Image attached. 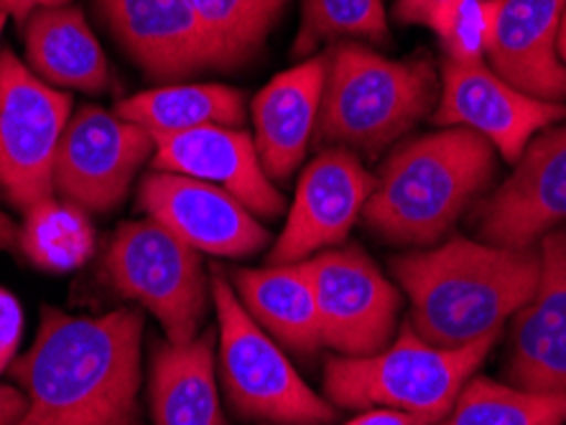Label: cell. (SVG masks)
Wrapping results in <instances>:
<instances>
[{
  "mask_svg": "<svg viewBox=\"0 0 566 425\" xmlns=\"http://www.w3.org/2000/svg\"><path fill=\"white\" fill-rule=\"evenodd\" d=\"M566 0H485V56L507 85L546 103H566L559 29Z\"/></svg>",
  "mask_w": 566,
  "mask_h": 425,
  "instance_id": "15",
  "label": "cell"
},
{
  "mask_svg": "<svg viewBox=\"0 0 566 425\" xmlns=\"http://www.w3.org/2000/svg\"><path fill=\"white\" fill-rule=\"evenodd\" d=\"M460 3V0H396V19L398 23H409V26H427L431 31L439 29V23L447 19L449 11Z\"/></svg>",
  "mask_w": 566,
  "mask_h": 425,
  "instance_id": "30",
  "label": "cell"
},
{
  "mask_svg": "<svg viewBox=\"0 0 566 425\" xmlns=\"http://www.w3.org/2000/svg\"><path fill=\"white\" fill-rule=\"evenodd\" d=\"M559 56H562V62L566 64V13L562 19V29H559Z\"/></svg>",
  "mask_w": 566,
  "mask_h": 425,
  "instance_id": "35",
  "label": "cell"
},
{
  "mask_svg": "<svg viewBox=\"0 0 566 425\" xmlns=\"http://www.w3.org/2000/svg\"><path fill=\"white\" fill-rule=\"evenodd\" d=\"M273 3H279V6H283V3H286V0H273Z\"/></svg>",
  "mask_w": 566,
  "mask_h": 425,
  "instance_id": "37",
  "label": "cell"
},
{
  "mask_svg": "<svg viewBox=\"0 0 566 425\" xmlns=\"http://www.w3.org/2000/svg\"><path fill=\"white\" fill-rule=\"evenodd\" d=\"M23 331V311L21 304L15 301L13 294L0 288V374L15 360V349H19Z\"/></svg>",
  "mask_w": 566,
  "mask_h": 425,
  "instance_id": "29",
  "label": "cell"
},
{
  "mask_svg": "<svg viewBox=\"0 0 566 425\" xmlns=\"http://www.w3.org/2000/svg\"><path fill=\"white\" fill-rule=\"evenodd\" d=\"M360 39L382 44L390 39L382 0H302V29L294 54H312L322 44Z\"/></svg>",
  "mask_w": 566,
  "mask_h": 425,
  "instance_id": "27",
  "label": "cell"
},
{
  "mask_svg": "<svg viewBox=\"0 0 566 425\" xmlns=\"http://www.w3.org/2000/svg\"><path fill=\"white\" fill-rule=\"evenodd\" d=\"M394 275L411 301V327L423 341L444 349L497 339L507 316L536 294L541 253L454 237L401 255Z\"/></svg>",
  "mask_w": 566,
  "mask_h": 425,
  "instance_id": "2",
  "label": "cell"
},
{
  "mask_svg": "<svg viewBox=\"0 0 566 425\" xmlns=\"http://www.w3.org/2000/svg\"><path fill=\"white\" fill-rule=\"evenodd\" d=\"M138 204L199 255L251 257L269 243V230L243 202L212 183L179 173H148L140 181Z\"/></svg>",
  "mask_w": 566,
  "mask_h": 425,
  "instance_id": "14",
  "label": "cell"
},
{
  "mask_svg": "<svg viewBox=\"0 0 566 425\" xmlns=\"http://www.w3.org/2000/svg\"><path fill=\"white\" fill-rule=\"evenodd\" d=\"M214 70H232L263 46L281 8L273 0H187Z\"/></svg>",
  "mask_w": 566,
  "mask_h": 425,
  "instance_id": "24",
  "label": "cell"
},
{
  "mask_svg": "<svg viewBox=\"0 0 566 425\" xmlns=\"http://www.w3.org/2000/svg\"><path fill=\"white\" fill-rule=\"evenodd\" d=\"M27 413V395L11 385H0V425H15Z\"/></svg>",
  "mask_w": 566,
  "mask_h": 425,
  "instance_id": "33",
  "label": "cell"
},
{
  "mask_svg": "<svg viewBox=\"0 0 566 425\" xmlns=\"http://www.w3.org/2000/svg\"><path fill=\"white\" fill-rule=\"evenodd\" d=\"M140 337L144 316L133 308L105 316L44 308L29 352L11 364L27 395L15 425H140Z\"/></svg>",
  "mask_w": 566,
  "mask_h": 425,
  "instance_id": "1",
  "label": "cell"
},
{
  "mask_svg": "<svg viewBox=\"0 0 566 425\" xmlns=\"http://www.w3.org/2000/svg\"><path fill=\"white\" fill-rule=\"evenodd\" d=\"M345 425H431L427 418L403 411H390V407H373V411L363 413L360 418L349 421Z\"/></svg>",
  "mask_w": 566,
  "mask_h": 425,
  "instance_id": "31",
  "label": "cell"
},
{
  "mask_svg": "<svg viewBox=\"0 0 566 425\" xmlns=\"http://www.w3.org/2000/svg\"><path fill=\"white\" fill-rule=\"evenodd\" d=\"M19 237H21V227H15V224L0 212V249L19 247Z\"/></svg>",
  "mask_w": 566,
  "mask_h": 425,
  "instance_id": "34",
  "label": "cell"
},
{
  "mask_svg": "<svg viewBox=\"0 0 566 425\" xmlns=\"http://www.w3.org/2000/svg\"><path fill=\"white\" fill-rule=\"evenodd\" d=\"M437 92L429 60L396 62L347 41L329 54L314 144L378 153L434 110Z\"/></svg>",
  "mask_w": 566,
  "mask_h": 425,
  "instance_id": "4",
  "label": "cell"
},
{
  "mask_svg": "<svg viewBox=\"0 0 566 425\" xmlns=\"http://www.w3.org/2000/svg\"><path fill=\"white\" fill-rule=\"evenodd\" d=\"M566 222V125L541 130L515 171L474 212L488 245L526 249Z\"/></svg>",
  "mask_w": 566,
  "mask_h": 425,
  "instance_id": "12",
  "label": "cell"
},
{
  "mask_svg": "<svg viewBox=\"0 0 566 425\" xmlns=\"http://www.w3.org/2000/svg\"><path fill=\"white\" fill-rule=\"evenodd\" d=\"M322 344L343 357H370L390 344L401 296L360 247L322 249L304 261Z\"/></svg>",
  "mask_w": 566,
  "mask_h": 425,
  "instance_id": "10",
  "label": "cell"
},
{
  "mask_svg": "<svg viewBox=\"0 0 566 425\" xmlns=\"http://www.w3.org/2000/svg\"><path fill=\"white\" fill-rule=\"evenodd\" d=\"M376 187L347 148H327L306 166L296 183L283 232L273 245L269 263L291 265L304 263L322 249L343 243Z\"/></svg>",
  "mask_w": 566,
  "mask_h": 425,
  "instance_id": "13",
  "label": "cell"
},
{
  "mask_svg": "<svg viewBox=\"0 0 566 425\" xmlns=\"http://www.w3.org/2000/svg\"><path fill=\"white\" fill-rule=\"evenodd\" d=\"M541 278L515 314L505 378L528 393L566 395V230L541 237Z\"/></svg>",
  "mask_w": 566,
  "mask_h": 425,
  "instance_id": "16",
  "label": "cell"
},
{
  "mask_svg": "<svg viewBox=\"0 0 566 425\" xmlns=\"http://www.w3.org/2000/svg\"><path fill=\"white\" fill-rule=\"evenodd\" d=\"M566 118L564 103H546L507 85L485 62L441 64V92L434 123L468 128L515 163L541 130Z\"/></svg>",
  "mask_w": 566,
  "mask_h": 425,
  "instance_id": "11",
  "label": "cell"
},
{
  "mask_svg": "<svg viewBox=\"0 0 566 425\" xmlns=\"http://www.w3.org/2000/svg\"><path fill=\"white\" fill-rule=\"evenodd\" d=\"M151 411L156 425H224L214 385L210 334L191 339L187 344H156Z\"/></svg>",
  "mask_w": 566,
  "mask_h": 425,
  "instance_id": "22",
  "label": "cell"
},
{
  "mask_svg": "<svg viewBox=\"0 0 566 425\" xmlns=\"http://www.w3.org/2000/svg\"><path fill=\"white\" fill-rule=\"evenodd\" d=\"M115 113L154 140L174 132H187L205 125H240L245 120V99L224 85H161L120 99Z\"/></svg>",
  "mask_w": 566,
  "mask_h": 425,
  "instance_id": "23",
  "label": "cell"
},
{
  "mask_svg": "<svg viewBox=\"0 0 566 425\" xmlns=\"http://www.w3.org/2000/svg\"><path fill=\"white\" fill-rule=\"evenodd\" d=\"M434 33L444 60L485 62V0H460Z\"/></svg>",
  "mask_w": 566,
  "mask_h": 425,
  "instance_id": "28",
  "label": "cell"
},
{
  "mask_svg": "<svg viewBox=\"0 0 566 425\" xmlns=\"http://www.w3.org/2000/svg\"><path fill=\"white\" fill-rule=\"evenodd\" d=\"M6 23H8V15L6 13H0V39H3V29H6ZM3 54V52H0Z\"/></svg>",
  "mask_w": 566,
  "mask_h": 425,
  "instance_id": "36",
  "label": "cell"
},
{
  "mask_svg": "<svg viewBox=\"0 0 566 425\" xmlns=\"http://www.w3.org/2000/svg\"><path fill=\"white\" fill-rule=\"evenodd\" d=\"M72 97L39 79L11 49L0 54V191L29 212L54 194V166Z\"/></svg>",
  "mask_w": 566,
  "mask_h": 425,
  "instance_id": "8",
  "label": "cell"
},
{
  "mask_svg": "<svg viewBox=\"0 0 566 425\" xmlns=\"http://www.w3.org/2000/svg\"><path fill=\"white\" fill-rule=\"evenodd\" d=\"M329 54L281 72L253 99L255 151L271 181H289L314 140Z\"/></svg>",
  "mask_w": 566,
  "mask_h": 425,
  "instance_id": "19",
  "label": "cell"
},
{
  "mask_svg": "<svg viewBox=\"0 0 566 425\" xmlns=\"http://www.w3.org/2000/svg\"><path fill=\"white\" fill-rule=\"evenodd\" d=\"M156 140L118 113L85 105L72 115L54 166V194L85 212L105 214L126 199Z\"/></svg>",
  "mask_w": 566,
  "mask_h": 425,
  "instance_id": "9",
  "label": "cell"
},
{
  "mask_svg": "<svg viewBox=\"0 0 566 425\" xmlns=\"http://www.w3.org/2000/svg\"><path fill=\"white\" fill-rule=\"evenodd\" d=\"M210 288L218 311L222 382L230 405L245 418L281 425H324L335 421V405L298 378L276 339L258 327L220 270H214Z\"/></svg>",
  "mask_w": 566,
  "mask_h": 425,
  "instance_id": "6",
  "label": "cell"
},
{
  "mask_svg": "<svg viewBox=\"0 0 566 425\" xmlns=\"http://www.w3.org/2000/svg\"><path fill=\"white\" fill-rule=\"evenodd\" d=\"M232 288L258 327L291 352L312 357L322 347L319 314L304 263L235 270Z\"/></svg>",
  "mask_w": 566,
  "mask_h": 425,
  "instance_id": "21",
  "label": "cell"
},
{
  "mask_svg": "<svg viewBox=\"0 0 566 425\" xmlns=\"http://www.w3.org/2000/svg\"><path fill=\"white\" fill-rule=\"evenodd\" d=\"M495 339L470 347L444 349L423 341L411 323L390 347L370 357H335L324 372V390L332 405L349 411L390 407L439 423L452 411L457 395L485 360Z\"/></svg>",
  "mask_w": 566,
  "mask_h": 425,
  "instance_id": "5",
  "label": "cell"
},
{
  "mask_svg": "<svg viewBox=\"0 0 566 425\" xmlns=\"http://www.w3.org/2000/svg\"><path fill=\"white\" fill-rule=\"evenodd\" d=\"M154 171H169L212 183L255 216H279L283 199L263 171L253 136L230 125H205L187 132L156 138Z\"/></svg>",
  "mask_w": 566,
  "mask_h": 425,
  "instance_id": "17",
  "label": "cell"
},
{
  "mask_svg": "<svg viewBox=\"0 0 566 425\" xmlns=\"http://www.w3.org/2000/svg\"><path fill=\"white\" fill-rule=\"evenodd\" d=\"M23 26L29 66L46 85L82 92L111 87V64L80 8H41Z\"/></svg>",
  "mask_w": 566,
  "mask_h": 425,
  "instance_id": "20",
  "label": "cell"
},
{
  "mask_svg": "<svg viewBox=\"0 0 566 425\" xmlns=\"http://www.w3.org/2000/svg\"><path fill=\"white\" fill-rule=\"evenodd\" d=\"M19 247L41 270L70 273L95 253V230L85 210L52 196L27 212Z\"/></svg>",
  "mask_w": 566,
  "mask_h": 425,
  "instance_id": "25",
  "label": "cell"
},
{
  "mask_svg": "<svg viewBox=\"0 0 566 425\" xmlns=\"http://www.w3.org/2000/svg\"><path fill=\"white\" fill-rule=\"evenodd\" d=\"M566 395L528 393L474 378L457 395L452 411L434 425H564Z\"/></svg>",
  "mask_w": 566,
  "mask_h": 425,
  "instance_id": "26",
  "label": "cell"
},
{
  "mask_svg": "<svg viewBox=\"0 0 566 425\" xmlns=\"http://www.w3.org/2000/svg\"><path fill=\"white\" fill-rule=\"evenodd\" d=\"M107 26L148 77L177 85L214 70L210 49L187 0H97Z\"/></svg>",
  "mask_w": 566,
  "mask_h": 425,
  "instance_id": "18",
  "label": "cell"
},
{
  "mask_svg": "<svg viewBox=\"0 0 566 425\" xmlns=\"http://www.w3.org/2000/svg\"><path fill=\"white\" fill-rule=\"evenodd\" d=\"M495 148L468 128H441L398 146L365 204L368 227L388 243L434 245L495 177Z\"/></svg>",
  "mask_w": 566,
  "mask_h": 425,
  "instance_id": "3",
  "label": "cell"
},
{
  "mask_svg": "<svg viewBox=\"0 0 566 425\" xmlns=\"http://www.w3.org/2000/svg\"><path fill=\"white\" fill-rule=\"evenodd\" d=\"M66 3L70 0H0V13H6L15 23H27L41 8H56Z\"/></svg>",
  "mask_w": 566,
  "mask_h": 425,
  "instance_id": "32",
  "label": "cell"
},
{
  "mask_svg": "<svg viewBox=\"0 0 566 425\" xmlns=\"http://www.w3.org/2000/svg\"><path fill=\"white\" fill-rule=\"evenodd\" d=\"M105 275L113 288L151 311L166 341L197 339L207 314V278L202 257L156 220L126 222L115 230L105 255Z\"/></svg>",
  "mask_w": 566,
  "mask_h": 425,
  "instance_id": "7",
  "label": "cell"
}]
</instances>
